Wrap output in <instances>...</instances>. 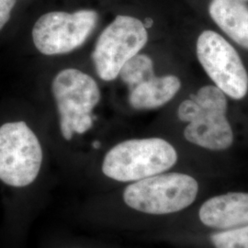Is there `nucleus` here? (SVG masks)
<instances>
[{
	"instance_id": "obj_1",
	"label": "nucleus",
	"mask_w": 248,
	"mask_h": 248,
	"mask_svg": "<svg viewBox=\"0 0 248 248\" xmlns=\"http://www.w3.org/2000/svg\"><path fill=\"white\" fill-rule=\"evenodd\" d=\"M200 191L195 177L165 172L113 189L92 193L74 209L80 223L98 230L124 232L164 223L186 211Z\"/></svg>"
},
{
	"instance_id": "obj_2",
	"label": "nucleus",
	"mask_w": 248,
	"mask_h": 248,
	"mask_svg": "<svg viewBox=\"0 0 248 248\" xmlns=\"http://www.w3.org/2000/svg\"><path fill=\"white\" fill-rule=\"evenodd\" d=\"M45 163L43 142L26 123L0 126V182L18 193L24 224L43 212L50 198L43 179Z\"/></svg>"
},
{
	"instance_id": "obj_3",
	"label": "nucleus",
	"mask_w": 248,
	"mask_h": 248,
	"mask_svg": "<svg viewBox=\"0 0 248 248\" xmlns=\"http://www.w3.org/2000/svg\"><path fill=\"white\" fill-rule=\"evenodd\" d=\"M177 160L174 145L160 137L117 142L103 153L98 162L93 193L168 172L177 165Z\"/></svg>"
},
{
	"instance_id": "obj_4",
	"label": "nucleus",
	"mask_w": 248,
	"mask_h": 248,
	"mask_svg": "<svg viewBox=\"0 0 248 248\" xmlns=\"http://www.w3.org/2000/svg\"><path fill=\"white\" fill-rule=\"evenodd\" d=\"M52 91L59 112L61 140L75 144L94 128L96 118L91 112L100 101L98 83L84 72L66 68L54 77Z\"/></svg>"
},
{
	"instance_id": "obj_5",
	"label": "nucleus",
	"mask_w": 248,
	"mask_h": 248,
	"mask_svg": "<svg viewBox=\"0 0 248 248\" xmlns=\"http://www.w3.org/2000/svg\"><path fill=\"white\" fill-rule=\"evenodd\" d=\"M227 99L216 86H205L195 96L184 100L177 110L178 119L187 123L186 141L204 149L223 151L233 142V133L225 116Z\"/></svg>"
},
{
	"instance_id": "obj_6",
	"label": "nucleus",
	"mask_w": 248,
	"mask_h": 248,
	"mask_svg": "<svg viewBox=\"0 0 248 248\" xmlns=\"http://www.w3.org/2000/svg\"><path fill=\"white\" fill-rule=\"evenodd\" d=\"M148 40L140 19L119 15L98 37L92 60L98 77L104 81L118 78L123 66L142 50Z\"/></svg>"
},
{
	"instance_id": "obj_7",
	"label": "nucleus",
	"mask_w": 248,
	"mask_h": 248,
	"mask_svg": "<svg viewBox=\"0 0 248 248\" xmlns=\"http://www.w3.org/2000/svg\"><path fill=\"white\" fill-rule=\"evenodd\" d=\"M98 21V12L92 9L47 12L33 26V44L45 55L70 53L86 43Z\"/></svg>"
},
{
	"instance_id": "obj_8",
	"label": "nucleus",
	"mask_w": 248,
	"mask_h": 248,
	"mask_svg": "<svg viewBox=\"0 0 248 248\" xmlns=\"http://www.w3.org/2000/svg\"><path fill=\"white\" fill-rule=\"evenodd\" d=\"M197 55L207 75L218 89L234 99L248 91L247 69L236 50L220 34L205 31L197 42Z\"/></svg>"
},
{
	"instance_id": "obj_9",
	"label": "nucleus",
	"mask_w": 248,
	"mask_h": 248,
	"mask_svg": "<svg viewBox=\"0 0 248 248\" xmlns=\"http://www.w3.org/2000/svg\"><path fill=\"white\" fill-rule=\"evenodd\" d=\"M204 226L221 231L248 224V192L230 191L206 200L199 209Z\"/></svg>"
},
{
	"instance_id": "obj_10",
	"label": "nucleus",
	"mask_w": 248,
	"mask_h": 248,
	"mask_svg": "<svg viewBox=\"0 0 248 248\" xmlns=\"http://www.w3.org/2000/svg\"><path fill=\"white\" fill-rule=\"evenodd\" d=\"M213 21L236 44L248 49V7L239 0H212Z\"/></svg>"
},
{
	"instance_id": "obj_11",
	"label": "nucleus",
	"mask_w": 248,
	"mask_h": 248,
	"mask_svg": "<svg viewBox=\"0 0 248 248\" xmlns=\"http://www.w3.org/2000/svg\"><path fill=\"white\" fill-rule=\"evenodd\" d=\"M181 88L176 76H154L129 90V102L135 109H152L165 105Z\"/></svg>"
},
{
	"instance_id": "obj_12",
	"label": "nucleus",
	"mask_w": 248,
	"mask_h": 248,
	"mask_svg": "<svg viewBox=\"0 0 248 248\" xmlns=\"http://www.w3.org/2000/svg\"><path fill=\"white\" fill-rule=\"evenodd\" d=\"M119 76L131 90L155 76L153 60L146 54H136L124 64Z\"/></svg>"
},
{
	"instance_id": "obj_13",
	"label": "nucleus",
	"mask_w": 248,
	"mask_h": 248,
	"mask_svg": "<svg viewBox=\"0 0 248 248\" xmlns=\"http://www.w3.org/2000/svg\"><path fill=\"white\" fill-rule=\"evenodd\" d=\"M213 248H248V224L216 231L210 236Z\"/></svg>"
},
{
	"instance_id": "obj_14",
	"label": "nucleus",
	"mask_w": 248,
	"mask_h": 248,
	"mask_svg": "<svg viewBox=\"0 0 248 248\" xmlns=\"http://www.w3.org/2000/svg\"><path fill=\"white\" fill-rule=\"evenodd\" d=\"M51 248H116V247L98 240L76 238L63 240Z\"/></svg>"
},
{
	"instance_id": "obj_15",
	"label": "nucleus",
	"mask_w": 248,
	"mask_h": 248,
	"mask_svg": "<svg viewBox=\"0 0 248 248\" xmlns=\"http://www.w3.org/2000/svg\"><path fill=\"white\" fill-rule=\"evenodd\" d=\"M17 0H0V31L9 22Z\"/></svg>"
},
{
	"instance_id": "obj_16",
	"label": "nucleus",
	"mask_w": 248,
	"mask_h": 248,
	"mask_svg": "<svg viewBox=\"0 0 248 248\" xmlns=\"http://www.w3.org/2000/svg\"><path fill=\"white\" fill-rule=\"evenodd\" d=\"M239 1H242V2H248V0H239Z\"/></svg>"
}]
</instances>
